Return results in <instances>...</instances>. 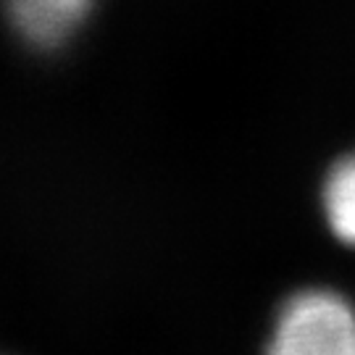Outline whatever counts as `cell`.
Wrapping results in <instances>:
<instances>
[{
  "label": "cell",
  "instance_id": "obj_3",
  "mask_svg": "<svg viewBox=\"0 0 355 355\" xmlns=\"http://www.w3.org/2000/svg\"><path fill=\"white\" fill-rule=\"evenodd\" d=\"M324 216L334 237L355 248V153L337 161L327 174Z\"/></svg>",
  "mask_w": 355,
  "mask_h": 355
},
{
  "label": "cell",
  "instance_id": "obj_2",
  "mask_svg": "<svg viewBox=\"0 0 355 355\" xmlns=\"http://www.w3.org/2000/svg\"><path fill=\"white\" fill-rule=\"evenodd\" d=\"M95 0H6L13 32L37 51H53L74 37Z\"/></svg>",
  "mask_w": 355,
  "mask_h": 355
},
{
  "label": "cell",
  "instance_id": "obj_1",
  "mask_svg": "<svg viewBox=\"0 0 355 355\" xmlns=\"http://www.w3.org/2000/svg\"><path fill=\"white\" fill-rule=\"evenodd\" d=\"M266 355H355V308L331 290H305L279 311Z\"/></svg>",
  "mask_w": 355,
  "mask_h": 355
}]
</instances>
